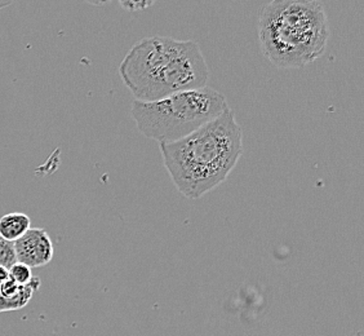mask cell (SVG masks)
<instances>
[{"mask_svg":"<svg viewBox=\"0 0 364 336\" xmlns=\"http://www.w3.org/2000/svg\"><path fill=\"white\" fill-rule=\"evenodd\" d=\"M164 167L182 196L199 199L226 182L243 154V131L226 107L186 137L159 142Z\"/></svg>","mask_w":364,"mask_h":336,"instance_id":"obj_1","label":"cell"},{"mask_svg":"<svg viewBox=\"0 0 364 336\" xmlns=\"http://www.w3.org/2000/svg\"><path fill=\"white\" fill-rule=\"evenodd\" d=\"M119 75L137 101H155L176 92L207 87L210 69L193 41L150 36L134 43L119 66Z\"/></svg>","mask_w":364,"mask_h":336,"instance_id":"obj_2","label":"cell"},{"mask_svg":"<svg viewBox=\"0 0 364 336\" xmlns=\"http://www.w3.org/2000/svg\"><path fill=\"white\" fill-rule=\"evenodd\" d=\"M328 17L321 0H272L259 11L264 56L279 69H300L326 53Z\"/></svg>","mask_w":364,"mask_h":336,"instance_id":"obj_3","label":"cell"},{"mask_svg":"<svg viewBox=\"0 0 364 336\" xmlns=\"http://www.w3.org/2000/svg\"><path fill=\"white\" fill-rule=\"evenodd\" d=\"M228 101L210 87L176 92L155 101L132 103V117L145 137L172 142L186 137L224 112Z\"/></svg>","mask_w":364,"mask_h":336,"instance_id":"obj_4","label":"cell"},{"mask_svg":"<svg viewBox=\"0 0 364 336\" xmlns=\"http://www.w3.org/2000/svg\"><path fill=\"white\" fill-rule=\"evenodd\" d=\"M14 243L17 261L30 268L47 266L53 259V243L44 229L30 228Z\"/></svg>","mask_w":364,"mask_h":336,"instance_id":"obj_5","label":"cell"},{"mask_svg":"<svg viewBox=\"0 0 364 336\" xmlns=\"http://www.w3.org/2000/svg\"><path fill=\"white\" fill-rule=\"evenodd\" d=\"M31 220L26 214L11 212L0 219V237L16 242L30 229Z\"/></svg>","mask_w":364,"mask_h":336,"instance_id":"obj_6","label":"cell"},{"mask_svg":"<svg viewBox=\"0 0 364 336\" xmlns=\"http://www.w3.org/2000/svg\"><path fill=\"white\" fill-rule=\"evenodd\" d=\"M41 286V280L34 278L30 280V283L25 285L22 288L21 291L14 296H1L0 295V313H6V312H12V310H18L23 307H26L28 301L31 300L33 295L36 290Z\"/></svg>","mask_w":364,"mask_h":336,"instance_id":"obj_7","label":"cell"},{"mask_svg":"<svg viewBox=\"0 0 364 336\" xmlns=\"http://www.w3.org/2000/svg\"><path fill=\"white\" fill-rule=\"evenodd\" d=\"M8 272H9V278H12L20 286H25L33 280L31 268L18 261L14 263V266L8 269Z\"/></svg>","mask_w":364,"mask_h":336,"instance_id":"obj_8","label":"cell"},{"mask_svg":"<svg viewBox=\"0 0 364 336\" xmlns=\"http://www.w3.org/2000/svg\"><path fill=\"white\" fill-rule=\"evenodd\" d=\"M14 263H17V258L14 242H9L7 239L0 237V266L9 269Z\"/></svg>","mask_w":364,"mask_h":336,"instance_id":"obj_9","label":"cell"},{"mask_svg":"<svg viewBox=\"0 0 364 336\" xmlns=\"http://www.w3.org/2000/svg\"><path fill=\"white\" fill-rule=\"evenodd\" d=\"M119 3L123 9L129 12H137V11H144L151 7L155 0H119Z\"/></svg>","mask_w":364,"mask_h":336,"instance_id":"obj_10","label":"cell"},{"mask_svg":"<svg viewBox=\"0 0 364 336\" xmlns=\"http://www.w3.org/2000/svg\"><path fill=\"white\" fill-rule=\"evenodd\" d=\"M87 3H90L92 6H96V7H102V6H106V4H109L112 0H85Z\"/></svg>","mask_w":364,"mask_h":336,"instance_id":"obj_11","label":"cell"},{"mask_svg":"<svg viewBox=\"0 0 364 336\" xmlns=\"http://www.w3.org/2000/svg\"><path fill=\"white\" fill-rule=\"evenodd\" d=\"M8 278H9V272H8L7 268L0 266V285H1L4 280H7Z\"/></svg>","mask_w":364,"mask_h":336,"instance_id":"obj_12","label":"cell"},{"mask_svg":"<svg viewBox=\"0 0 364 336\" xmlns=\"http://www.w3.org/2000/svg\"><path fill=\"white\" fill-rule=\"evenodd\" d=\"M14 3V0H0V11L3 8H7L8 6H11Z\"/></svg>","mask_w":364,"mask_h":336,"instance_id":"obj_13","label":"cell"}]
</instances>
